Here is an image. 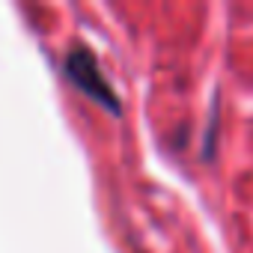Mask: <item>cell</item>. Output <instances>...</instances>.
<instances>
[{"label":"cell","mask_w":253,"mask_h":253,"mask_svg":"<svg viewBox=\"0 0 253 253\" xmlns=\"http://www.w3.org/2000/svg\"><path fill=\"white\" fill-rule=\"evenodd\" d=\"M66 75H69V81H72L84 95H89L95 104H101V107L110 110V113H122V104H119L116 92L110 89V84L101 78L98 63H95V57H92L89 48H75V51H69V57H66Z\"/></svg>","instance_id":"1"}]
</instances>
